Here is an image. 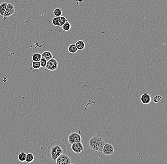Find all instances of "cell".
I'll use <instances>...</instances> for the list:
<instances>
[{
	"mask_svg": "<svg viewBox=\"0 0 167 164\" xmlns=\"http://www.w3.org/2000/svg\"><path fill=\"white\" fill-rule=\"evenodd\" d=\"M67 150L66 145L59 141H53L48 146L47 156L50 160L54 161L60 155L65 154Z\"/></svg>",
	"mask_w": 167,
	"mask_h": 164,
	"instance_id": "6da1fadb",
	"label": "cell"
},
{
	"mask_svg": "<svg viewBox=\"0 0 167 164\" xmlns=\"http://www.w3.org/2000/svg\"><path fill=\"white\" fill-rule=\"evenodd\" d=\"M104 144V140L98 136H94L89 141V147L95 152H102Z\"/></svg>",
	"mask_w": 167,
	"mask_h": 164,
	"instance_id": "7a4b0ae2",
	"label": "cell"
},
{
	"mask_svg": "<svg viewBox=\"0 0 167 164\" xmlns=\"http://www.w3.org/2000/svg\"><path fill=\"white\" fill-rule=\"evenodd\" d=\"M56 161L57 164H70L72 163L70 157L65 154L60 155Z\"/></svg>",
	"mask_w": 167,
	"mask_h": 164,
	"instance_id": "3957f363",
	"label": "cell"
},
{
	"mask_svg": "<svg viewBox=\"0 0 167 164\" xmlns=\"http://www.w3.org/2000/svg\"><path fill=\"white\" fill-rule=\"evenodd\" d=\"M68 141L69 144L72 145L75 142H82V137L80 134L77 132H73L69 134L68 137Z\"/></svg>",
	"mask_w": 167,
	"mask_h": 164,
	"instance_id": "277c9868",
	"label": "cell"
},
{
	"mask_svg": "<svg viewBox=\"0 0 167 164\" xmlns=\"http://www.w3.org/2000/svg\"><path fill=\"white\" fill-rule=\"evenodd\" d=\"M58 66V62L57 60L53 57L50 60L47 61V65L45 68L48 70L54 71L57 70Z\"/></svg>",
	"mask_w": 167,
	"mask_h": 164,
	"instance_id": "5b68a950",
	"label": "cell"
},
{
	"mask_svg": "<svg viewBox=\"0 0 167 164\" xmlns=\"http://www.w3.org/2000/svg\"><path fill=\"white\" fill-rule=\"evenodd\" d=\"M71 149L75 154L81 153L84 149L83 145L82 142H75L71 145Z\"/></svg>",
	"mask_w": 167,
	"mask_h": 164,
	"instance_id": "8992f818",
	"label": "cell"
},
{
	"mask_svg": "<svg viewBox=\"0 0 167 164\" xmlns=\"http://www.w3.org/2000/svg\"><path fill=\"white\" fill-rule=\"evenodd\" d=\"M102 152L106 156L112 155L114 153V147L111 144L105 143Z\"/></svg>",
	"mask_w": 167,
	"mask_h": 164,
	"instance_id": "52a82bcc",
	"label": "cell"
},
{
	"mask_svg": "<svg viewBox=\"0 0 167 164\" xmlns=\"http://www.w3.org/2000/svg\"><path fill=\"white\" fill-rule=\"evenodd\" d=\"M15 12V8L12 4L9 3L7 4L6 9L3 15L4 18H7L11 16Z\"/></svg>",
	"mask_w": 167,
	"mask_h": 164,
	"instance_id": "ba28073f",
	"label": "cell"
},
{
	"mask_svg": "<svg viewBox=\"0 0 167 164\" xmlns=\"http://www.w3.org/2000/svg\"><path fill=\"white\" fill-rule=\"evenodd\" d=\"M140 100L142 104L147 105L150 104L151 100V96L148 94L144 93L140 97Z\"/></svg>",
	"mask_w": 167,
	"mask_h": 164,
	"instance_id": "9c48e42d",
	"label": "cell"
},
{
	"mask_svg": "<svg viewBox=\"0 0 167 164\" xmlns=\"http://www.w3.org/2000/svg\"><path fill=\"white\" fill-rule=\"evenodd\" d=\"M41 57H44L47 61H48L53 58V55L50 51H45L41 54Z\"/></svg>",
	"mask_w": 167,
	"mask_h": 164,
	"instance_id": "30bf717a",
	"label": "cell"
},
{
	"mask_svg": "<svg viewBox=\"0 0 167 164\" xmlns=\"http://www.w3.org/2000/svg\"><path fill=\"white\" fill-rule=\"evenodd\" d=\"M76 46L77 47V49L78 50H83L85 48V43L84 42L83 40H79L77 41V42L75 43Z\"/></svg>",
	"mask_w": 167,
	"mask_h": 164,
	"instance_id": "8fae6325",
	"label": "cell"
},
{
	"mask_svg": "<svg viewBox=\"0 0 167 164\" xmlns=\"http://www.w3.org/2000/svg\"><path fill=\"white\" fill-rule=\"evenodd\" d=\"M34 159H35V157H34L33 154L30 153L26 154L25 161L27 163H32V162H33Z\"/></svg>",
	"mask_w": 167,
	"mask_h": 164,
	"instance_id": "7c38bea8",
	"label": "cell"
},
{
	"mask_svg": "<svg viewBox=\"0 0 167 164\" xmlns=\"http://www.w3.org/2000/svg\"><path fill=\"white\" fill-rule=\"evenodd\" d=\"M68 52L71 54H75L77 52V49L76 46L75 44H71L68 47Z\"/></svg>",
	"mask_w": 167,
	"mask_h": 164,
	"instance_id": "4fadbf2b",
	"label": "cell"
},
{
	"mask_svg": "<svg viewBox=\"0 0 167 164\" xmlns=\"http://www.w3.org/2000/svg\"><path fill=\"white\" fill-rule=\"evenodd\" d=\"M8 3H3L0 4V15L3 16L4 13L7 7Z\"/></svg>",
	"mask_w": 167,
	"mask_h": 164,
	"instance_id": "5bb4252c",
	"label": "cell"
},
{
	"mask_svg": "<svg viewBox=\"0 0 167 164\" xmlns=\"http://www.w3.org/2000/svg\"><path fill=\"white\" fill-rule=\"evenodd\" d=\"M41 54L39 53H35L34 54L32 57V59L33 61L40 62L41 58Z\"/></svg>",
	"mask_w": 167,
	"mask_h": 164,
	"instance_id": "9a60e30c",
	"label": "cell"
},
{
	"mask_svg": "<svg viewBox=\"0 0 167 164\" xmlns=\"http://www.w3.org/2000/svg\"><path fill=\"white\" fill-rule=\"evenodd\" d=\"M26 153L25 152H20L18 155V159L21 162H23L25 161L26 157Z\"/></svg>",
	"mask_w": 167,
	"mask_h": 164,
	"instance_id": "2e32d148",
	"label": "cell"
},
{
	"mask_svg": "<svg viewBox=\"0 0 167 164\" xmlns=\"http://www.w3.org/2000/svg\"><path fill=\"white\" fill-rule=\"evenodd\" d=\"M71 24L67 20L66 22V23L64 24L62 26V29L64 31H68L70 30V29H71Z\"/></svg>",
	"mask_w": 167,
	"mask_h": 164,
	"instance_id": "e0dca14e",
	"label": "cell"
},
{
	"mask_svg": "<svg viewBox=\"0 0 167 164\" xmlns=\"http://www.w3.org/2000/svg\"><path fill=\"white\" fill-rule=\"evenodd\" d=\"M52 23L55 26H59L60 25V17H56L52 20Z\"/></svg>",
	"mask_w": 167,
	"mask_h": 164,
	"instance_id": "ac0fdd59",
	"label": "cell"
},
{
	"mask_svg": "<svg viewBox=\"0 0 167 164\" xmlns=\"http://www.w3.org/2000/svg\"><path fill=\"white\" fill-rule=\"evenodd\" d=\"M31 66H32V68L34 69H36V70H38V69L40 68V67H41L40 62L33 61L32 63V64H31Z\"/></svg>",
	"mask_w": 167,
	"mask_h": 164,
	"instance_id": "d6986e66",
	"label": "cell"
},
{
	"mask_svg": "<svg viewBox=\"0 0 167 164\" xmlns=\"http://www.w3.org/2000/svg\"><path fill=\"white\" fill-rule=\"evenodd\" d=\"M62 14V10L59 8H57L54 10V14L56 17H60L61 16Z\"/></svg>",
	"mask_w": 167,
	"mask_h": 164,
	"instance_id": "ffe728a7",
	"label": "cell"
},
{
	"mask_svg": "<svg viewBox=\"0 0 167 164\" xmlns=\"http://www.w3.org/2000/svg\"><path fill=\"white\" fill-rule=\"evenodd\" d=\"M40 62V65H41V67L45 68L47 65V60L45 59L44 57H42Z\"/></svg>",
	"mask_w": 167,
	"mask_h": 164,
	"instance_id": "44dd1931",
	"label": "cell"
},
{
	"mask_svg": "<svg viewBox=\"0 0 167 164\" xmlns=\"http://www.w3.org/2000/svg\"><path fill=\"white\" fill-rule=\"evenodd\" d=\"M67 18L64 16H60V25L59 26L62 27L64 24L66 23L67 21Z\"/></svg>",
	"mask_w": 167,
	"mask_h": 164,
	"instance_id": "7402d4cb",
	"label": "cell"
},
{
	"mask_svg": "<svg viewBox=\"0 0 167 164\" xmlns=\"http://www.w3.org/2000/svg\"><path fill=\"white\" fill-rule=\"evenodd\" d=\"M161 98H162V97L160 95H156L154 97L153 99V101L155 103H158L160 101Z\"/></svg>",
	"mask_w": 167,
	"mask_h": 164,
	"instance_id": "603a6c76",
	"label": "cell"
},
{
	"mask_svg": "<svg viewBox=\"0 0 167 164\" xmlns=\"http://www.w3.org/2000/svg\"><path fill=\"white\" fill-rule=\"evenodd\" d=\"M74 164V163H71V164Z\"/></svg>",
	"mask_w": 167,
	"mask_h": 164,
	"instance_id": "cb8c5ba5",
	"label": "cell"
}]
</instances>
